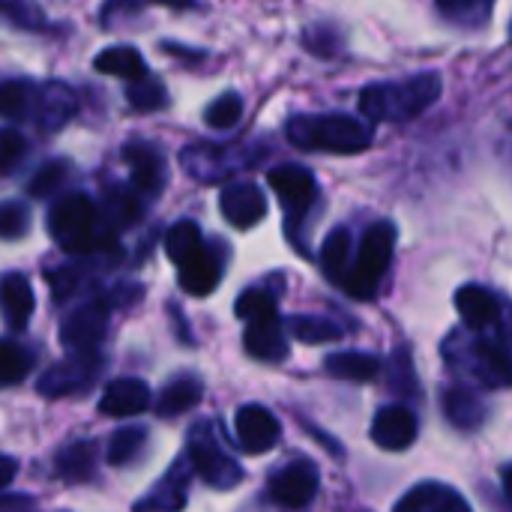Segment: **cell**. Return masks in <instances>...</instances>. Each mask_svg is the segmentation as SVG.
I'll return each mask as SVG.
<instances>
[{"mask_svg":"<svg viewBox=\"0 0 512 512\" xmlns=\"http://www.w3.org/2000/svg\"><path fill=\"white\" fill-rule=\"evenodd\" d=\"M321 264L324 273L333 285H345L348 267H351V231L348 228H333L324 243H321Z\"/></svg>","mask_w":512,"mask_h":512,"instance_id":"27","label":"cell"},{"mask_svg":"<svg viewBox=\"0 0 512 512\" xmlns=\"http://www.w3.org/2000/svg\"><path fill=\"white\" fill-rule=\"evenodd\" d=\"M219 210L237 231H246L267 216V198L255 183H228L219 195Z\"/></svg>","mask_w":512,"mask_h":512,"instance_id":"12","label":"cell"},{"mask_svg":"<svg viewBox=\"0 0 512 512\" xmlns=\"http://www.w3.org/2000/svg\"><path fill=\"white\" fill-rule=\"evenodd\" d=\"M177 267H180V288H183L186 294H192V297H207V294H213L216 285H219V279H222V264H219V258H216L213 252H207L204 246H201L192 258H186L183 264H177Z\"/></svg>","mask_w":512,"mask_h":512,"instance_id":"21","label":"cell"},{"mask_svg":"<svg viewBox=\"0 0 512 512\" xmlns=\"http://www.w3.org/2000/svg\"><path fill=\"white\" fill-rule=\"evenodd\" d=\"M144 447H147V429L144 426H123L108 441V465L123 468V465L135 462Z\"/></svg>","mask_w":512,"mask_h":512,"instance_id":"30","label":"cell"},{"mask_svg":"<svg viewBox=\"0 0 512 512\" xmlns=\"http://www.w3.org/2000/svg\"><path fill=\"white\" fill-rule=\"evenodd\" d=\"M243 117V96L240 93H222L219 99H213L207 105V126L213 129H234Z\"/></svg>","mask_w":512,"mask_h":512,"instance_id":"37","label":"cell"},{"mask_svg":"<svg viewBox=\"0 0 512 512\" xmlns=\"http://www.w3.org/2000/svg\"><path fill=\"white\" fill-rule=\"evenodd\" d=\"M243 348L249 357L261 360V363H282L288 360V339H285V327L276 315L267 318H255L249 321L246 333H243Z\"/></svg>","mask_w":512,"mask_h":512,"instance_id":"14","label":"cell"},{"mask_svg":"<svg viewBox=\"0 0 512 512\" xmlns=\"http://www.w3.org/2000/svg\"><path fill=\"white\" fill-rule=\"evenodd\" d=\"M36 300L33 288L21 273H9L0 279V315L12 330H24L27 321L33 318Z\"/></svg>","mask_w":512,"mask_h":512,"instance_id":"20","label":"cell"},{"mask_svg":"<svg viewBox=\"0 0 512 512\" xmlns=\"http://www.w3.org/2000/svg\"><path fill=\"white\" fill-rule=\"evenodd\" d=\"M393 246H396V225L393 222H375L366 231L360 252H357V261H354V267H348L342 288L357 300H372L387 267H390Z\"/></svg>","mask_w":512,"mask_h":512,"instance_id":"4","label":"cell"},{"mask_svg":"<svg viewBox=\"0 0 512 512\" xmlns=\"http://www.w3.org/2000/svg\"><path fill=\"white\" fill-rule=\"evenodd\" d=\"M36 90L27 81H3L0 84V117L6 120H24L33 114Z\"/></svg>","mask_w":512,"mask_h":512,"instance_id":"33","label":"cell"},{"mask_svg":"<svg viewBox=\"0 0 512 512\" xmlns=\"http://www.w3.org/2000/svg\"><path fill=\"white\" fill-rule=\"evenodd\" d=\"M318 486H321L318 468L309 459H300V462H291V465H285L282 471H276L270 477V498L279 507L303 510V507H309L315 501Z\"/></svg>","mask_w":512,"mask_h":512,"instance_id":"8","label":"cell"},{"mask_svg":"<svg viewBox=\"0 0 512 512\" xmlns=\"http://www.w3.org/2000/svg\"><path fill=\"white\" fill-rule=\"evenodd\" d=\"M66 174H69V162H66V159L45 162V165L33 174V180L27 183V192H30L33 198H48L51 192H57V186L66 180Z\"/></svg>","mask_w":512,"mask_h":512,"instance_id":"41","label":"cell"},{"mask_svg":"<svg viewBox=\"0 0 512 512\" xmlns=\"http://www.w3.org/2000/svg\"><path fill=\"white\" fill-rule=\"evenodd\" d=\"M417 417L405 408V405H393V408H381L372 420V441L381 450L390 453H402L417 441Z\"/></svg>","mask_w":512,"mask_h":512,"instance_id":"13","label":"cell"},{"mask_svg":"<svg viewBox=\"0 0 512 512\" xmlns=\"http://www.w3.org/2000/svg\"><path fill=\"white\" fill-rule=\"evenodd\" d=\"M105 228L108 231H120V228H126V225H135L138 219H141V201L135 198V195H129L126 189H111L108 192V204H105Z\"/></svg>","mask_w":512,"mask_h":512,"instance_id":"34","label":"cell"},{"mask_svg":"<svg viewBox=\"0 0 512 512\" xmlns=\"http://www.w3.org/2000/svg\"><path fill=\"white\" fill-rule=\"evenodd\" d=\"M33 369V354L12 342V339H0V387H12L21 384Z\"/></svg>","mask_w":512,"mask_h":512,"instance_id":"31","label":"cell"},{"mask_svg":"<svg viewBox=\"0 0 512 512\" xmlns=\"http://www.w3.org/2000/svg\"><path fill=\"white\" fill-rule=\"evenodd\" d=\"M288 141L303 150L363 153L372 147V126L348 114H303L288 120Z\"/></svg>","mask_w":512,"mask_h":512,"instance_id":"3","label":"cell"},{"mask_svg":"<svg viewBox=\"0 0 512 512\" xmlns=\"http://www.w3.org/2000/svg\"><path fill=\"white\" fill-rule=\"evenodd\" d=\"M327 375L339 378V381H354V384H366L372 378H378L381 372V360L372 354H360V351H339L327 357Z\"/></svg>","mask_w":512,"mask_h":512,"instance_id":"25","label":"cell"},{"mask_svg":"<svg viewBox=\"0 0 512 512\" xmlns=\"http://www.w3.org/2000/svg\"><path fill=\"white\" fill-rule=\"evenodd\" d=\"M444 411L447 420L456 429H477L486 420V405L477 393H471L468 387H450L444 393Z\"/></svg>","mask_w":512,"mask_h":512,"instance_id":"26","label":"cell"},{"mask_svg":"<svg viewBox=\"0 0 512 512\" xmlns=\"http://www.w3.org/2000/svg\"><path fill=\"white\" fill-rule=\"evenodd\" d=\"M75 108H78V99H75V93L66 84L51 81L42 90H36L33 114H36V120H39V126L45 132H57L63 123H69Z\"/></svg>","mask_w":512,"mask_h":512,"instance_id":"19","label":"cell"},{"mask_svg":"<svg viewBox=\"0 0 512 512\" xmlns=\"http://www.w3.org/2000/svg\"><path fill=\"white\" fill-rule=\"evenodd\" d=\"M501 480H504V495H507V498H512V486H510V465H504V468H501Z\"/></svg>","mask_w":512,"mask_h":512,"instance_id":"48","label":"cell"},{"mask_svg":"<svg viewBox=\"0 0 512 512\" xmlns=\"http://www.w3.org/2000/svg\"><path fill=\"white\" fill-rule=\"evenodd\" d=\"M456 309L471 330H489L501 321V300L483 285H465L456 291Z\"/></svg>","mask_w":512,"mask_h":512,"instance_id":"18","label":"cell"},{"mask_svg":"<svg viewBox=\"0 0 512 512\" xmlns=\"http://www.w3.org/2000/svg\"><path fill=\"white\" fill-rule=\"evenodd\" d=\"M186 450H189V465L192 471L213 489L219 492H228L234 486L243 483V468L237 465V459L219 444L222 438L216 435V426L213 423H195L189 429V438H186Z\"/></svg>","mask_w":512,"mask_h":512,"instance_id":"5","label":"cell"},{"mask_svg":"<svg viewBox=\"0 0 512 512\" xmlns=\"http://www.w3.org/2000/svg\"><path fill=\"white\" fill-rule=\"evenodd\" d=\"M24 150H27V141H24L21 132H15V129H0V171L15 168V165L21 162Z\"/></svg>","mask_w":512,"mask_h":512,"instance_id":"44","label":"cell"},{"mask_svg":"<svg viewBox=\"0 0 512 512\" xmlns=\"http://www.w3.org/2000/svg\"><path fill=\"white\" fill-rule=\"evenodd\" d=\"M0 18H6L9 24L21 27V30H42L48 27L42 9L30 0H0Z\"/></svg>","mask_w":512,"mask_h":512,"instance_id":"39","label":"cell"},{"mask_svg":"<svg viewBox=\"0 0 512 512\" xmlns=\"http://www.w3.org/2000/svg\"><path fill=\"white\" fill-rule=\"evenodd\" d=\"M390 384H393V390L399 393V396H405L408 402H420L423 399V393H420V381L414 378V372H411V360H408V351H396V357H393V372H390Z\"/></svg>","mask_w":512,"mask_h":512,"instance_id":"42","label":"cell"},{"mask_svg":"<svg viewBox=\"0 0 512 512\" xmlns=\"http://www.w3.org/2000/svg\"><path fill=\"white\" fill-rule=\"evenodd\" d=\"M123 162L129 165L132 171V183L147 192V195H159L162 186H165V159L162 153L153 147V144H144V141H132L123 147Z\"/></svg>","mask_w":512,"mask_h":512,"instance_id":"16","label":"cell"},{"mask_svg":"<svg viewBox=\"0 0 512 512\" xmlns=\"http://www.w3.org/2000/svg\"><path fill=\"white\" fill-rule=\"evenodd\" d=\"M288 330L291 336H297L306 345H324V342H336L345 336V330L327 318H312V315H294L288 318Z\"/></svg>","mask_w":512,"mask_h":512,"instance_id":"32","label":"cell"},{"mask_svg":"<svg viewBox=\"0 0 512 512\" xmlns=\"http://www.w3.org/2000/svg\"><path fill=\"white\" fill-rule=\"evenodd\" d=\"M267 183L273 186V192L282 198L288 219H303L309 213V207L318 198V183L312 177L309 168L303 165H279L267 174Z\"/></svg>","mask_w":512,"mask_h":512,"instance_id":"9","label":"cell"},{"mask_svg":"<svg viewBox=\"0 0 512 512\" xmlns=\"http://www.w3.org/2000/svg\"><path fill=\"white\" fill-rule=\"evenodd\" d=\"M15 474H18V462L12 456H0V492L15 480Z\"/></svg>","mask_w":512,"mask_h":512,"instance_id":"45","label":"cell"},{"mask_svg":"<svg viewBox=\"0 0 512 512\" xmlns=\"http://www.w3.org/2000/svg\"><path fill=\"white\" fill-rule=\"evenodd\" d=\"M201 396H204V384L198 378H192V375H180V378H174V381H168L162 387V393L156 399V414L162 420L186 414L201 402Z\"/></svg>","mask_w":512,"mask_h":512,"instance_id":"23","label":"cell"},{"mask_svg":"<svg viewBox=\"0 0 512 512\" xmlns=\"http://www.w3.org/2000/svg\"><path fill=\"white\" fill-rule=\"evenodd\" d=\"M12 507H30V498H12V495H0V510H12Z\"/></svg>","mask_w":512,"mask_h":512,"instance_id":"46","label":"cell"},{"mask_svg":"<svg viewBox=\"0 0 512 512\" xmlns=\"http://www.w3.org/2000/svg\"><path fill=\"white\" fill-rule=\"evenodd\" d=\"M204 246L201 240V228L195 222H177L168 234H165V255L174 261V264H183L186 258H192L198 249Z\"/></svg>","mask_w":512,"mask_h":512,"instance_id":"35","label":"cell"},{"mask_svg":"<svg viewBox=\"0 0 512 512\" xmlns=\"http://www.w3.org/2000/svg\"><path fill=\"white\" fill-rule=\"evenodd\" d=\"M150 387L141 378H117L105 387L99 399V414L105 417H135L150 408Z\"/></svg>","mask_w":512,"mask_h":512,"instance_id":"15","label":"cell"},{"mask_svg":"<svg viewBox=\"0 0 512 512\" xmlns=\"http://www.w3.org/2000/svg\"><path fill=\"white\" fill-rule=\"evenodd\" d=\"M99 354L96 351H72L66 360L54 363L42 378H39V393L45 399H60V396H75L84 393L87 387L96 384L99 378Z\"/></svg>","mask_w":512,"mask_h":512,"instance_id":"6","label":"cell"},{"mask_svg":"<svg viewBox=\"0 0 512 512\" xmlns=\"http://www.w3.org/2000/svg\"><path fill=\"white\" fill-rule=\"evenodd\" d=\"M126 99H129V108L138 111V114H150V111H162L168 105V90L162 87L159 78H153L150 72L141 75V78H132L126 84Z\"/></svg>","mask_w":512,"mask_h":512,"instance_id":"29","label":"cell"},{"mask_svg":"<svg viewBox=\"0 0 512 512\" xmlns=\"http://www.w3.org/2000/svg\"><path fill=\"white\" fill-rule=\"evenodd\" d=\"M48 234L72 255H90L105 246H117V234L102 225L96 201L84 192H69L48 210Z\"/></svg>","mask_w":512,"mask_h":512,"instance_id":"2","label":"cell"},{"mask_svg":"<svg viewBox=\"0 0 512 512\" xmlns=\"http://www.w3.org/2000/svg\"><path fill=\"white\" fill-rule=\"evenodd\" d=\"M45 279H48V285H51V291H54V300L63 303V300H69L72 291L81 285V270H78V267H54V270H48Z\"/></svg>","mask_w":512,"mask_h":512,"instance_id":"43","label":"cell"},{"mask_svg":"<svg viewBox=\"0 0 512 512\" xmlns=\"http://www.w3.org/2000/svg\"><path fill=\"white\" fill-rule=\"evenodd\" d=\"M150 3H162L168 9H192L195 6V0H150Z\"/></svg>","mask_w":512,"mask_h":512,"instance_id":"47","label":"cell"},{"mask_svg":"<svg viewBox=\"0 0 512 512\" xmlns=\"http://www.w3.org/2000/svg\"><path fill=\"white\" fill-rule=\"evenodd\" d=\"M471 504L444 483H420L396 501V512H468Z\"/></svg>","mask_w":512,"mask_h":512,"instance_id":"17","label":"cell"},{"mask_svg":"<svg viewBox=\"0 0 512 512\" xmlns=\"http://www.w3.org/2000/svg\"><path fill=\"white\" fill-rule=\"evenodd\" d=\"M444 81L438 72H420L402 81L369 84L360 93V114L369 123H405L429 111L441 99Z\"/></svg>","mask_w":512,"mask_h":512,"instance_id":"1","label":"cell"},{"mask_svg":"<svg viewBox=\"0 0 512 512\" xmlns=\"http://www.w3.org/2000/svg\"><path fill=\"white\" fill-rule=\"evenodd\" d=\"M186 486H189V468L186 462H174L171 471L156 483V489L135 504V510H180L186 507Z\"/></svg>","mask_w":512,"mask_h":512,"instance_id":"22","label":"cell"},{"mask_svg":"<svg viewBox=\"0 0 512 512\" xmlns=\"http://www.w3.org/2000/svg\"><path fill=\"white\" fill-rule=\"evenodd\" d=\"M237 429V441L246 453L261 456L270 453L279 441H282V423L279 417H273V411H267L264 405H243L237 411L234 420Z\"/></svg>","mask_w":512,"mask_h":512,"instance_id":"11","label":"cell"},{"mask_svg":"<svg viewBox=\"0 0 512 512\" xmlns=\"http://www.w3.org/2000/svg\"><path fill=\"white\" fill-rule=\"evenodd\" d=\"M93 66H96V72L117 75V78H126V81L147 75V63H144L141 51L132 48V45H114V48L99 51Z\"/></svg>","mask_w":512,"mask_h":512,"instance_id":"28","label":"cell"},{"mask_svg":"<svg viewBox=\"0 0 512 512\" xmlns=\"http://www.w3.org/2000/svg\"><path fill=\"white\" fill-rule=\"evenodd\" d=\"M108 333V303L105 300H93L84 303L78 312H72L63 327H60V342L69 351H96L99 342Z\"/></svg>","mask_w":512,"mask_h":512,"instance_id":"10","label":"cell"},{"mask_svg":"<svg viewBox=\"0 0 512 512\" xmlns=\"http://www.w3.org/2000/svg\"><path fill=\"white\" fill-rule=\"evenodd\" d=\"M234 315L240 321H255V318H267L276 315V297L267 288H249L237 297L234 303Z\"/></svg>","mask_w":512,"mask_h":512,"instance_id":"38","label":"cell"},{"mask_svg":"<svg viewBox=\"0 0 512 512\" xmlns=\"http://www.w3.org/2000/svg\"><path fill=\"white\" fill-rule=\"evenodd\" d=\"M246 165H249V156L240 153V147L192 144L183 150V168L201 183H216L222 177H234Z\"/></svg>","mask_w":512,"mask_h":512,"instance_id":"7","label":"cell"},{"mask_svg":"<svg viewBox=\"0 0 512 512\" xmlns=\"http://www.w3.org/2000/svg\"><path fill=\"white\" fill-rule=\"evenodd\" d=\"M30 228V207L24 201H0V240H18Z\"/></svg>","mask_w":512,"mask_h":512,"instance_id":"40","label":"cell"},{"mask_svg":"<svg viewBox=\"0 0 512 512\" xmlns=\"http://www.w3.org/2000/svg\"><path fill=\"white\" fill-rule=\"evenodd\" d=\"M54 468L60 474V480L66 483H87L96 471V444L93 441H72L66 444L57 459Z\"/></svg>","mask_w":512,"mask_h":512,"instance_id":"24","label":"cell"},{"mask_svg":"<svg viewBox=\"0 0 512 512\" xmlns=\"http://www.w3.org/2000/svg\"><path fill=\"white\" fill-rule=\"evenodd\" d=\"M438 9L468 27H480L492 15V0H438Z\"/></svg>","mask_w":512,"mask_h":512,"instance_id":"36","label":"cell"}]
</instances>
